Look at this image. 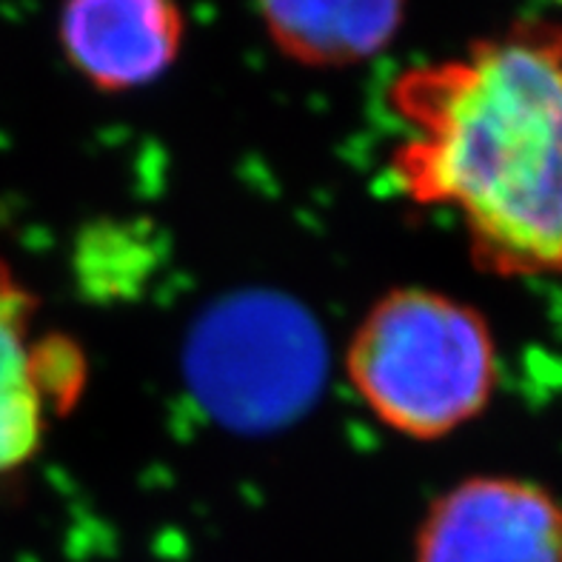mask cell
I'll use <instances>...</instances> for the list:
<instances>
[{
    "label": "cell",
    "instance_id": "cell-1",
    "mask_svg": "<svg viewBox=\"0 0 562 562\" xmlns=\"http://www.w3.org/2000/svg\"><path fill=\"white\" fill-rule=\"evenodd\" d=\"M385 103L403 126L394 183L454 214L471 263L503 280L562 278L560 23L517 21L408 66Z\"/></svg>",
    "mask_w": 562,
    "mask_h": 562
},
{
    "label": "cell",
    "instance_id": "cell-2",
    "mask_svg": "<svg viewBox=\"0 0 562 562\" xmlns=\"http://www.w3.org/2000/svg\"><path fill=\"white\" fill-rule=\"evenodd\" d=\"M342 369L380 426L435 442L492 406L499 349L477 306L440 289L397 285L366 308Z\"/></svg>",
    "mask_w": 562,
    "mask_h": 562
},
{
    "label": "cell",
    "instance_id": "cell-3",
    "mask_svg": "<svg viewBox=\"0 0 562 562\" xmlns=\"http://www.w3.org/2000/svg\"><path fill=\"white\" fill-rule=\"evenodd\" d=\"M328 374L323 328L278 289H240L198 314L183 342V380L198 406L237 435L300 420Z\"/></svg>",
    "mask_w": 562,
    "mask_h": 562
},
{
    "label": "cell",
    "instance_id": "cell-4",
    "mask_svg": "<svg viewBox=\"0 0 562 562\" xmlns=\"http://www.w3.org/2000/svg\"><path fill=\"white\" fill-rule=\"evenodd\" d=\"M414 562H562V497L517 474H471L428 503Z\"/></svg>",
    "mask_w": 562,
    "mask_h": 562
},
{
    "label": "cell",
    "instance_id": "cell-5",
    "mask_svg": "<svg viewBox=\"0 0 562 562\" xmlns=\"http://www.w3.org/2000/svg\"><path fill=\"white\" fill-rule=\"evenodd\" d=\"M57 37L92 89L137 92L178 64L186 14L180 0H64Z\"/></svg>",
    "mask_w": 562,
    "mask_h": 562
},
{
    "label": "cell",
    "instance_id": "cell-6",
    "mask_svg": "<svg viewBox=\"0 0 562 562\" xmlns=\"http://www.w3.org/2000/svg\"><path fill=\"white\" fill-rule=\"evenodd\" d=\"M271 46L306 69H349L383 55L406 23V0H257Z\"/></svg>",
    "mask_w": 562,
    "mask_h": 562
},
{
    "label": "cell",
    "instance_id": "cell-7",
    "mask_svg": "<svg viewBox=\"0 0 562 562\" xmlns=\"http://www.w3.org/2000/svg\"><path fill=\"white\" fill-rule=\"evenodd\" d=\"M35 312V294L0 257V474L35 460L52 414H57L43 383Z\"/></svg>",
    "mask_w": 562,
    "mask_h": 562
},
{
    "label": "cell",
    "instance_id": "cell-8",
    "mask_svg": "<svg viewBox=\"0 0 562 562\" xmlns=\"http://www.w3.org/2000/svg\"><path fill=\"white\" fill-rule=\"evenodd\" d=\"M557 3H562V0H557Z\"/></svg>",
    "mask_w": 562,
    "mask_h": 562
}]
</instances>
